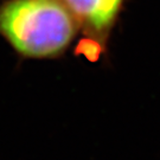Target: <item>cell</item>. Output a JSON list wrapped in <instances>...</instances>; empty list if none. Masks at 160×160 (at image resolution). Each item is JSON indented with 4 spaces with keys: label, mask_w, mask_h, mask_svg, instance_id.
I'll use <instances>...</instances> for the list:
<instances>
[{
    "label": "cell",
    "mask_w": 160,
    "mask_h": 160,
    "mask_svg": "<svg viewBox=\"0 0 160 160\" xmlns=\"http://www.w3.org/2000/svg\"><path fill=\"white\" fill-rule=\"evenodd\" d=\"M77 24L62 0H7L0 6V34L25 57L59 55L75 37Z\"/></svg>",
    "instance_id": "6da1fadb"
},
{
    "label": "cell",
    "mask_w": 160,
    "mask_h": 160,
    "mask_svg": "<svg viewBox=\"0 0 160 160\" xmlns=\"http://www.w3.org/2000/svg\"><path fill=\"white\" fill-rule=\"evenodd\" d=\"M77 20L87 28L103 32L116 19L123 0H62Z\"/></svg>",
    "instance_id": "7a4b0ae2"
}]
</instances>
